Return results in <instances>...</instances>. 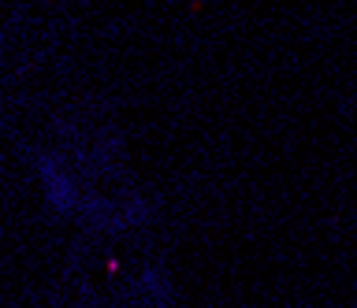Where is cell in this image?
<instances>
[{"mask_svg":"<svg viewBox=\"0 0 357 308\" xmlns=\"http://www.w3.org/2000/svg\"><path fill=\"white\" fill-rule=\"evenodd\" d=\"M38 171H41V186L52 208L71 212L75 208V179L67 175V168L56 156H38Z\"/></svg>","mask_w":357,"mask_h":308,"instance_id":"obj_1","label":"cell"}]
</instances>
